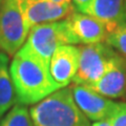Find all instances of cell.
Listing matches in <instances>:
<instances>
[{"label": "cell", "instance_id": "cell-5", "mask_svg": "<svg viewBox=\"0 0 126 126\" xmlns=\"http://www.w3.org/2000/svg\"><path fill=\"white\" fill-rule=\"evenodd\" d=\"M30 30L17 0H2L0 2V52L14 57L24 44Z\"/></svg>", "mask_w": 126, "mask_h": 126}, {"label": "cell", "instance_id": "cell-11", "mask_svg": "<svg viewBox=\"0 0 126 126\" xmlns=\"http://www.w3.org/2000/svg\"><path fill=\"white\" fill-rule=\"evenodd\" d=\"M124 5L125 0H94L89 15L103 22L110 33L117 26L126 22Z\"/></svg>", "mask_w": 126, "mask_h": 126}, {"label": "cell", "instance_id": "cell-18", "mask_svg": "<svg viewBox=\"0 0 126 126\" xmlns=\"http://www.w3.org/2000/svg\"><path fill=\"white\" fill-rule=\"evenodd\" d=\"M124 18L126 21V0H125V5H124Z\"/></svg>", "mask_w": 126, "mask_h": 126}, {"label": "cell", "instance_id": "cell-3", "mask_svg": "<svg viewBox=\"0 0 126 126\" xmlns=\"http://www.w3.org/2000/svg\"><path fill=\"white\" fill-rule=\"evenodd\" d=\"M70 44L65 20L42 23L30 30L21 49L49 65L50 58L59 46Z\"/></svg>", "mask_w": 126, "mask_h": 126}, {"label": "cell", "instance_id": "cell-14", "mask_svg": "<svg viewBox=\"0 0 126 126\" xmlns=\"http://www.w3.org/2000/svg\"><path fill=\"white\" fill-rule=\"evenodd\" d=\"M105 42L126 58V22L117 26L108 34Z\"/></svg>", "mask_w": 126, "mask_h": 126}, {"label": "cell", "instance_id": "cell-16", "mask_svg": "<svg viewBox=\"0 0 126 126\" xmlns=\"http://www.w3.org/2000/svg\"><path fill=\"white\" fill-rule=\"evenodd\" d=\"M93 1L94 0H72V4L76 12L89 15L90 6L93 4Z\"/></svg>", "mask_w": 126, "mask_h": 126}, {"label": "cell", "instance_id": "cell-10", "mask_svg": "<svg viewBox=\"0 0 126 126\" xmlns=\"http://www.w3.org/2000/svg\"><path fill=\"white\" fill-rule=\"evenodd\" d=\"M108 99L126 97V58L118 55L105 75L94 84L87 86Z\"/></svg>", "mask_w": 126, "mask_h": 126}, {"label": "cell", "instance_id": "cell-13", "mask_svg": "<svg viewBox=\"0 0 126 126\" xmlns=\"http://www.w3.org/2000/svg\"><path fill=\"white\" fill-rule=\"evenodd\" d=\"M0 126H34V122L26 106L17 103L0 119Z\"/></svg>", "mask_w": 126, "mask_h": 126}, {"label": "cell", "instance_id": "cell-15", "mask_svg": "<svg viewBox=\"0 0 126 126\" xmlns=\"http://www.w3.org/2000/svg\"><path fill=\"white\" fill-rule=\"evenodd\" d=\"M111 126H126V103L120 102L119 107L110 118Z\"/></svg>", "mask_w": 126, "mask_h": 126}, {"label": "cell", "instance_id": "cell-4", "mask_svg": "<svg viewBox=\"0 0 126 126\" xmlns=\"http://www.w3.org/2000/svg\"><path fill=\"white\" fill-rule=\"evenodd\" d=\"M119 55L106 42L80 46V59L75 84L90 86L98 82L111 66Z\"/></svg>", "mask_w": 126, "mask_h": 126}, {"label": "cell", "instance_id": "cell-2", "mask_svg": "<svg viewBox=\"0 0 126 126\" xmlns=\"http://www.w3.org/2000/svg\"><path fill=\"white\" fill-rule=\"evenodd\" d=\"M34 126H92L74 100L70 87L58 89L30 109Z\"/></svg>", "mask_w": 126, "mask_h": 126}, {"label": "cell", "instance_id": "cell-17", "mask_svg": "<svg viewBox=\"0 0 126 126\" xmlns=\"http://www.w3.org/2000/svg\"><path fill=\"white\" fill-rule=\"evenodd\" d=\"M92 126H111V125H110V119L102 120V121H97V122H94Z\"/></svg>", "mask_w": 126, "mask_h": 126}, {"label": "cell", "instance_id": "cell-6", "mask_svg": "<svg viewBox=\"0 0 126 126\" xmlns=\"http://www.w3.org/2000/svg\"><path fill=\"white\" fill-rule=\"evenodd\" d=\"M70 44H94L105 42L109 31L102 21L87 14L74 11L65 19Z\"/></svg>", "mask_w": 126, "mask_h": 126}, {"label": "cell", "instance_id": "cell-7", "mask_svg": "<svg viewBox=\"0 0 126 126\" xmlns=\"http://www.w3.org/2000/svg\"><path fill=\"white\" fill-rule=\"evenodd\" d=\"M69 87L77 106L88 120L97 122L110 119L119 107L120 103L102 96L87 86L73 83Z\"/></svg>", "mask_w": 126, "mask_h": 126}, {"label": "cell", "instance_id": "cell-9", "mask_svg": "<svg viewBox=\"0 0 126 126\" xmlns=\"http://www.w3.org/2000/svg\"><path fill=\"white\" fill-rule=\"evenodd\" d=\"M79 59L80 46L65 44L55 50L50 58L49 72L59 88L67 87L74 82L79 67Z\"/></svg>", "mask_w": 126, "mask_h": 126}, {"label": "cell", "instance_id": "cell-19", "mask_svg": "<svg viewBox=\"0 0 126 126\" xmlns=\"http://www.w3.org/2000/svg\"><path fill=\"white\" fill-rule=\"evenodd\" d=\"M1 1H2V0H0V2H1Z\"/></svg>", "mask_w": 126, "mask_h": 126}, {"label": "cell", "instance_id": "cell-8", "mask_svg": "<svg viewBox=\"0 0 126 126\" xmlns=\"http://www.w3.org/2000/svg\"><path fill=\"white\" fill-rule=\"evenodd\" d=\"M30 29L34 25L65 19L75 11L72 3L57 4L50 0H17Z\"/></svg>", "mask_w": 126, "mask_h": 126}, {"label": "cell", "instance_id": "cell-12", "mask_svg": "<svg viewBox=\"0 0 126 126\" xmlns=\"http://www.w3.org/2000/svg\"><path fill=\"white\" fill-rule=\"evenodd\" d=\"M17 103L15 86L12 80L9 56L0 52V119Z\"/></svg>", "mask_w": 126, "mask_h": 126}, {"label": "cell", "instance_id": "cell-1", "mask_svg": "<svg viewBox=\"0 0 126 126\" xmlns=\"http://www.w3.org/2000/svg\"><path fill=\"white\" fill-rule=\"evenodd\" d=\"M10 74L18 104H37L61 89L50 75L49 65L21 48L11 62Z\"/></svg>", "mask_w": 126, "mask_h": 126}]
</instances>
